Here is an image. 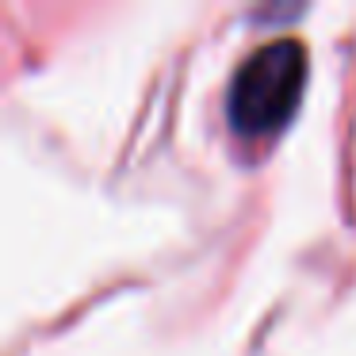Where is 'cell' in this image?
<instances>
[{
    "label": "cell",
    "mask_w": 356,
    "mask_h": 356,
    "mask_svg": "<svg viewBox=\"0 0 356 356\" xmlns=\"http://www.w3.org/2000/svg\"><path fill=\"white\" fill-rule=\"evenodd\" d=\"M302 77H307V54L295 39H272L245 54L226 92V115L234 131L261 138L284 127L299 104Z\"/></svg>",
    "instance_id": "cell-1"
}]
</instances>
